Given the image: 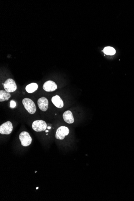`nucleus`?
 I'll use <instances>...</instances> for the list:
<instances>
[{"label": "nucleus", "instance_id": "1", "mask_svg": "<svg viewBox=\"0 0 134 201\" xmlns=\"http://www.w3.org/2000/svg\"><path fill=\"white\" fill-rule=\"evenodd\" d=\"M25 109L30 114L33 115L36 113V107L34 102L30 98H25L22 100Z\"/></svg>", "mask_w": 134, "mask_h": 201}, {"label": "nucleus", "instance_id": "2", "mask_svg": "<svg viewBox=\"0 0 134 201\" xmlns=\"http://www.w3.org/2000/svg\"><path fill=\"white\" fill-rule=\"evenodd\" d=\"M19 140L21 144L23 147H28L30 145L32 142V138L30 135L27 132L23 131L20 134Z\"/></svg>", "mask_w": 134, "mask_h": 201}, {"label": "nucleus", "instance_id": "3", "mask_svg": "<svg viewBox=\"0 0 134 201\" xmlns=\"http://www.w3.org/2000/svg\"><path fill=\"white\" fill-rule=\"evenodd\" d=\"M70 133L68 127L65 126H61L57 129L56 133V138L59 140H63L66 136Z\"/></svg>", "mask_w": 134, "mask_h": 201}, {"label": "nucleus", "instance_id": "4", "mask_svg": "<svg viewBox=\"0 0 134 201\" xmlns=\"http://www.w3.org/2000/svg\"><path fill=\"white\" fill-rule=\"evenodd\" d=\"M32 128L34 131L39 132L46 130L47 128V125L43 120H36L34 121L32 123Z\"/></svg>", "mask_w": 134, "mask_h": 201}, {"label": "nucleus", "instance_id": "5", "mask_svg": "<svg viewBox=\"0 0 134 201\" xmlns=\"http://www.w3.org/2000/svg\"><path fill=\"white\" fill-rule=\"evenodd\" d=\"M4 88L5 91L8 92H15L17 89V86L15 81L13 79L8 78L4 83Z\"/></svg>", "mask_w": 134, "mask_h": 201}, {"label": "nucleus", "instance_id": "6", "mask_svg": "<svg viewBox=\"0 0 134 201\" xmlns=\"http://www.w3.org/2000/svg\"><path fill=\"white\" fill-rule=\"evenodd\" d=\"M12 123L9 121L2 124L0 126V133L2 135H10L12 133Z\"/></svg>", "mask_w": 134, "mask_h": 201}, {"label": "nucleus", "instance_id": "7", "mask_svg": "<svg viewBox=\"0 0 134 201\" xmlns=\"http://www.w3.org/2000/svg\"><path fill=\"white\" fill-rule=\"evenodd\" d=\"M57 84L53 81H46L43 84V88L46 92H53L57 89Z\"/></svg>", "mask_w": 134, "mask_h": 201}, {"label": "nucleus", "instance_id": "8", "mask_svg": "<svg viewBox=\"0 0 134 201\" xmlns=\"http://www.w3.org/2000/svg\"><path fill=\"white\" fill-rule=\"evenodd\" d=\"M37 105L41 110L43 112L46 111L48 108V100L46 98L42 97L38 100Z\"/></svg>", "mask_w": 134, "mask_h": 201}, {"label": "nucleus", "instance_id": "9", "mask_svg": "<svg viewBox=\"0 0 134 201\" xmlns=\"http://www.w3.org/2000/svg\"><path fill=\"white\" fill-rule=\"evenodd\" d=\"M63 118L66 123L70 124L74 123L75 121L73 114L70 110H67L65 112L63 115Z\"/></svg>", "mask_w": 134, "mask_h": 201}, {"label": "nucleus", "instance_id": "10", "mask_svg": "<svg viewBox=\"0 0 134 201\" xmlns=\"http://www.w3.org/2000/svg\"><path fill=\"white\" fill-rule=\"evenodd\" d=\"M52 101L53 105L59 109H61L64 106L63 101L59 95L53 96L52 98Z\"/></svg>", "mask_w": 134, "mask_h": 201}, {"label": "nucleus", "instance_id": "11", "mask_svg": "<svg viewBox=\"0 0 134 201\" xmlns=\"http://www.w3.org/2000/svg\"><path fill=\"white\" fill-rule=\"evenodd\" d=\"M38 88V86L37 84L36 83H32L27 86L25 90L29 93H32L37 91Z\"/></svg>", "mask_w": 134, "mask_h": 201}, {"label": "nucleus", "instance_id": "12", "mask_svg": "<svg viewBox=\"0 0 134 201\" xmlns=\"http://www.w3.org/2000/svg\"><path fill=\"white\" fill-rule=\"evenodd\" d=\"M11 96L9 92L7 91L1 90L0 91V102H4L9 100L11 97Z\"/></svg>", "mask_w": 134, "mask_h": 201}, {"label": "nucleus", "instance_id": "13", "mask_svg": "<svg viewBox=\"0 0 134 201\" xmlns=\"http://www.w3.org/2000/svg\"><path fill=\"white\" fill-rule=\"evenodd\" d=\"M104 52L105 54L108 55L112 56L115 54L116 50L113 47H107L104 48Z\"/></svg>", "mask_w": 134, "mask_h": 201}, {"label": "nucleus", "instance_id": "14", "mask_svg": "<svg viewBox=\"0 0 134 201\" xmlns=\"http://www.w3.org/2000/svg\"><path fill=\"white\" fill-rule=\"evenodd\" d=\"M16 106V102L15 101L11 100L10 102V107L11 108H14Z\"/></svg>", "mask_w": 134, "mask_h": 201}, {"label": "nucleus", "instance_id": "15", "mask_svg": "<svg viewBox=\"0 0 134 201\" xmlns=\"http://www.w3.org/2000/svg\"><path fill=\"white\" fill-rule=\"evenodd\" d=\"M47 129H49H49H51V127H50V126H48V127H47Z\"/></svg>", "mask_w": 134, "mask_h": 201}, {"label": "nucleus", "instance_id": "16", "mask_svg": "<svg viewBox=\"0 0 134 201\" xmlns=\"http://www.w3.org/2000/svg\"><path fill=\"white\" fill-rule=\"evenodd\" d=\"M46 133H47V132H49V130H46Z\"/></svg>", "mask_w": 134, "mask_h": 201}, {"label": "nucleus", "instance_id": "17", "mask_svg": "<svg viewBox=\"0 0 134 201\" xmlns=\"http://www.w3.org/2000/svg\"><path fill=\"white\" fill-rule=\"evenodd\" d=\"M38 188H38V187H37V188H36V189H38Z\"/></svg>", "mask_w": 134, "mask_h": 201}]
</instances>
